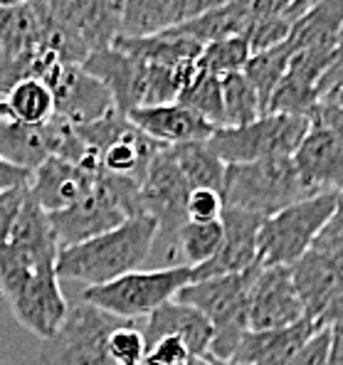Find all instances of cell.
<instances>
[{
  "label": "cell",
  "instance_id": "cell-5",
  "mask_svg": "<svg viewBox=\"0 0 343 365\" xmlns=\"http://www.w3.org/2000/svg\"><path fill=\"white\" fill-rule=\"evenodd\" d=\"M312 128V119L289 114H262L247 126L217 128L208 146L225 165L262 158H292Z\"/></svg>",
  "mask_w": 343,
  "mask_h": 365
},
{
  "label": "cell",
  "instance_id": "cell-34",
  "mask_svg": "<svg viewBox=\"0 0 343 365\" xmlns=\"http://www.w3.org/2000/svg\"><path fill=\"white\" fill-rule=\"evenodd\" d=\"M312 250L321 252V255L329 257L331 262H336L343 269V192H339V197H336L334 212H331V217L321 227Z\"/></svg>",
  "mask_w": 343,
  "mask_h": 365
},
{
  "label": "cell",
  "instance_id": "cell-12",
  "mask_svg": "<svg viewBox=\"0 0 343 365\" xmlns=\"http://www.w3.org/2000/svg\"><path fill=\"white\" fill-rule=\"evenodd\" d=\"M307 316L289 267H262L250 289V331L294 326Z\"/></svg>",
  "mask_w": 343,
  "mask_h": 365
},
{
  "label": "cell",
  "instance_id": "cell-6",
  "mask_svg": "<svg viewBox=\"0 0 343 365\" xmlns=\"http://www.w3.org/2000/svg\"><path fill=\"white\" fill-rule=\"evenodd\" d=\"M336 197L339 192L304 197L267 217L260 230L262 267H292L302 259L334 212Z\"/></svg>",
  "mask_w": 343,
  "mask_h": 365
},
{
  "label": "cell",
  "instance_id": "cell-43",
  "mask_svg": "<svg viewBox=\"0 0 343 365\" xmlns=\"http://www.w3.org/2000/svg\"><path fill=\"white\" fill-rule=\"evenodd\" d=\"M235 0H195V15L205 13V10H215V8H222V5H230Z\"/></svg>",
  "mask_w": 343,
  "mask_h": 365
},
{
  "label": "cell",
  "instance_id": "cell-46",
  "mask_svg": "<svg viewBox=\"0 0 343 365\" xmlns=\"http://www.w3.org/2000/svg\"><path fill=\"white\" fill-rule=\"evenodd\" d=\"M0 119H10V109L5 101H0Z\"/></svg>",
  "mask_w": 343,
  "mask_h": 365
},
{
  "label": "cell",
  "instance_id": "cell-7",
  "mask_svg": "<svg viewBox=\"0 0 343 365\" xmlns=\"http://www.w3.org/2000/svg\"><path fill=\"white\" fill-rule=\"evenodd\" d=\"M121 319L92 304L69 306L64 324L55 336L42 341V365H114L109 358V336Z\"/></svg>",
  "mask_w": 343,
  "mask_h": 365
},
{
  "label": "cell",
  "instance_id": "cell-23",
  "mask_svg": "<svg viewBox=\"0 0 343 365\" xmlns=\"http://www.w3.org/2000/svg\"><path fill=\"white\" fill-rule=\"evenodd\" d=\"M252 25V8L250 0H235L230 5L195 15L185 23L175 25L180 35L195 40L198 45H210V42L227 40V37H245Z\"/></svg>",
  "mask_w": 343,
  "mask_h": 365
},
{
  "label": "cell",
  "instance_id": "cell-45",
  "mask_svg": "<svg viewBox=\"0 0 343 365\" xmlns=\"http://www.w3.org/2000/svg\"><path fill=\"white\" fill-rule=\"evenodd\" d=\"M30 3V0H0V10H10V8H20V5Z\"/></svg>",
  "mask_w": 343,
  "mask_h": 365
},
{
  "label": "cell",
  "instance_id": "cell-30",
  "mask_svg": "<svg viewBox=\"0 0 343 365\" xmlns=\"http://www.w3.org/2000/svg\"><path fill=\"white\" fill-rule=\"evenodd\" d=\"M180 104L190 106L195 114H200L213 126H225V109H222V87H220V77L208 74L195 67L193 79L185 84V89L178 96Z\"/></svg>",
  "mask_w": 343,
  "mask_h": 365
},
{
  "label": "cell",
  "instance_id": "cell-17",
  "mask_svg": "<svg viewBox=\"0 0 343 365\" xmlns=\"http://www.w3.org/2000/svg\"><path fill=\"white\" fill-rule=\"evenodd\" d=\"M128 121L143 131L148 138H153L160 146H178L188 141H210V136L217 131L210 121H205L200 114L180 101L156 106H141V109L128 111Z\"/></svg>",
  "mask_w": 343,
  "mask_h": 365
},
{
  "label": "cell",
  "instance_id": "cell-9",
  "mask_svg": "<svg viewBox=\"0 0 343 365\" xmlns=\"http://www.w3.org/2000/svg\"><path fill=\"white\" fill-rule=\"evenodd\" d=\"M52 23L67 32L87 57L111 47L121 30L124 0H37Z\"/></svg>",
  "mask_w": 343,
  "mask_h": 365
},
{
  "label": "cell",
  "instance_id": "cell-10",
  "mask_svg": "<svg viewBox=\"0 0 343 365\" xmlns=\"http://www.w3.org/2000/svg\"><path fill=\"white\" fill-rule=\"evenodd\" d=\"M42 82L50 87L55 99V116L69 123H92L116 109L109 89L82 64L60 62L45 74Z\"/></svg>",
  "mask_w": 343,
  "mask_h": 365
},
{
  "label": "cell",
  "instance_id": "cell-13",
  "mask_svg": "<svg viewBox=\"0 0 343 365\" xmlns=\"http://www.w3.org/2000/svg\"><path fill=\"white\" fill-rule=\"evenodd\" d=\"M334 50H299L292 55L287 74L277 84L265 114H289L314 119L319 109V82L329 69Z\"/></svg>",
  "mask_w": 343,
  "mask_h": 365
},
{
  "label": "cell",
  "instance_id": "cell-44",
  "mask_svg": "<svg viewBox=\"0 0 343 365\" xmlns=\"http://www.w3.org/2000/svg\"><path fill=\"white\" fill-rule=\"evenodd\" d=\"M185 365H222V361H217V358H213V356H205V358H193V361Z\"/></svg>",
  "mask_w": 343,
  "mask_h": 365
},
{
  "label": "cell",
  "instance_id": "cell-8",
  "mask_svg": "<svg viewBox=\"0 0 343 365\" xmlns=\"http://www.w3.org/2000/svg\"><path fill=\"white\" fill-rule=\"evenodd\" d=\"M188 197L190 185L185 182L170 148H160L148 163L141 182V210L156 222L158 237L175 242L180 227L188 222Z\"/></svg>",
  "mask_w": 343,
  "mask_h": 365
},
{
  "label": "cell",
  "instance_id": "cell-4",
  "mask_svg": "<svg viewBox=\"0 0 343 365\" xmlns=\"http://www.w3.org/2000/svg\"><path fill=\"white\" fill-rule=\"evenodd\" d=\"M193 284V267H160L151 272H128L101 287H87L82 294L84 304H92L121 321L151 316L163 304L173 302L178 292Z\"/></svg>",
  "mask_w": 343,
  "mask_h": 365
},
{
  "label": "cell",
  "instance_id": "cell-2",
  "mask_svg": "<svg viewBox=\"0 0 343 365\" xmlns=\"http://www.w3.org/2000/svg\"><path fill=\"white\" fill-rule=\"evenodd\" d=\"M260 269L262 262L247 272L200 279V282L183 287L175 297V302L193 306L210 321L213 331H215L210 356L217 361H230L237 351L240 341L250 331V289Z\"/></svg>",
  "mask_w": 343,
  "mask_h": 365
},
{
  "label": "cell",
  "instance_id": "cell-48",
  "mask_svg": "<svg viewBox=\"0 0 343 365\" xmlns=\"http://www.w3.org/2000/svg\"><path fill=\"white\" fill-rule=\"evenodd\" d=\"M222 365H247V363H235V361H222Z\"/></svg>",
  "mask_w": 343,
  "mask_h": 365
},
{
  "label": "cell",
  "instance_id": "cell-38",
  "mask_svg": "<svg viewBox=\"0 0 343 365\" xmlns=\"http://www.w3.org/2000/svg\"><path fill=\"white\" fill-rule=\"evenodd\" d=\"M341 87H343V28L339 32V40H336L329 69H326L324 77H321V82H319V101L324 99V96L339 91Z\"/></svg>",
  "mask_w": 343,
  "mask_h": 365
},
{
  "label": "cell",
  "instance_id": "cell-16",
  "mask_svg": "<svg viewBox=\"0 0 343 365\" xmlns=\"http://www.w3.org/2000/svg\"><path fill=\"white\" fill-rule=\"evenodd\" d=\"M96 175L99 170L82 168V165L50 155L45 163H40L30 173L28 187L37 205L47 215H52L74 205L79 197L87 195L96 182Z\"/></svg>",
  "mask_w": 343,
  "mask_h": 365
},
{
  "label": "cell",
  "instance_id": "cell-11",
  "mask_svg": "<svg viewBox=\"0 0 343 365\" xmlns=\"http://www.w3.org/2000/svg\"><path fill=\"white\" fill-rule=\"evenodd\" d=\"M220 225H222L220 250L210 262L193 269V282L225 277V274H240L260 264V230L265 225V217L235 210V207H225L220 215Z\"/></svg>",
  "mask_w": 343,
  "mask_h": 365
},
{
  "label": "cell",
  "instance_id": "cell-27",
  "mask_svg": "<svg viewBox=\"0 0 343 365\" xmlns=\"http://www.w3.org/2000/svg\"><path fill=\"white\" fill-rule=\"evenodd\" d=\"M289 60H292V50L287 47V42L272 47V50L252 52V57L245 64L242 74L247 77L252 89L257 91V99H260L262 114L267 111L272 94H275L277 84L282 82V77L287 74Z\"/></svg>",
  "mask_w": 343,
  "mask_h": 365
},
{
  "label": "cell",
  "instance_id": "cell-36",
  "mask_svg": "<svg viewBox=\"0 0 343 365\" xmlns=\"http://www.w3.org/2000/svg\"><path fill=\"white\" fill-rule=\"evenodd\" d=\"M225 210L220 192L213 190H190L188 197V220L190 222H217Z\"/></svg>",
  "mask_w": 343,
  "mask_h": 365
},
{
  "label": "cell",
  "instance_id": "cell-24",
  "mask_svg": "<svg viewBox=\"0 0 343 365\" xmlns=\"http://www.w3.org/2000/svg\"><path fill=\"white\" fill-rule=\"evenodd\" d=\"M343 28V0H319L297 20L287 37V47L299 50H334Z\"/></svg>",
  "mask_w": 343,
  "mask_h": 365
},
{
  "label": "cell",
  "instance_id": "cell-18",
  "mask_svg": "<svg viewBox=\"0 0 343 365\" xmlns=\"http://www.w3.org/2000/svg\"><path fill=\"white\" fill-rule=\"evenodd\" d=\"M321 326L316 319L304 316L299 324L275 331H247L240 341L237 351L230 361L247 365H292L312 338L319 334Z\"/></svg>",
  "mask_w": 343,
  "mask_h": 365
},
{
  "label": "cell",
  "instance_id": "cell-1",
  "mask_svg": "<svg viewBox=\"0 0 343 365\" xmlns=\"http://www.w3.org/2000/svg\"><path fill=\"white\" fill-rule=\"evenodd\" d=\"M158 227L148 215L128 217L111 232L92 237L82 245L62 247L57 255V277L101 287L114 279L136 272L148 259Z\"/></svg>",
  "mask_w": 343,
  "mask_h": 365
},
{
  "label": "cell",
  "instance_id": "cell-31",
  "mask_svg": "<svg viewBox=\"0 0 343 365\" xmlns=\"http://www.w3.org/2000/svg\"><path fill=\"white\" fill-rule=\"evenodd\" d=\"M220 242H222V225L217 222H188L180 227L178 237H175V245L183 252L188 267H200L205 262H210L215 257V252L220 250Z\"/></svg>",
  "mask_w": 343,
  "mask_h": 365
},
{
  "label": "cell",
  "instance_id": "cell-14",
  "mask_svg": "<svg viewBox=\"0 0 343 365\" xmlns=\"http://www.w3.org/2000/svg\"><path fill=\"white\" fill-rule=\"evenodd\" d=\"M292 160L309 195L343 192V143L331 128L312 121Z\"/></svg>",
  "mask_w": 343,
  "mask_h": 365
},
{
  "label": "cell",
  "instance_id": "cell-41",
  "mask_svg": "<svg viewBox=\"0 0 343 365\" xmlns=\"http://www.w3.org/2000/svg\"><path fill=\"white\" fill-rule=\"evenodd\" d=\"M28 180H30L28 170L15 168V165L0 160V192L13 190V187H20V185H28Z\"/></svg>",
  "mask_w": 343,
  "mask_h": 365
},
{
  "label": "cell",
  "instance_id": "cell-15",
  "mask_svg": "<svg viewBox=\"0 0 343 365\" xmlns=\"http://www.w3.org/2000/svg\"><path fill=\"white\" fill-rule=\"evenodd\" d=\"M8 302L15 319L28 331H32L40 341H47L50 336H55L69 314V304L60 289L57 272L45 274V277L25 284L23 289L10 294Z\"/></svg>",
  "mask_w": 343,
  "mask_h": 365
},
{
  "label": "cell",
  "instance_id": "cell-19",
  "mask_svg": "<svg viewBox=\"0 0 343 365\" xmlns=\"http://www.w3.org/2000/svg\"><path fill=\"white\" fill-rule=\"evenodd\" d=\"M289 272L307 316L321 324L326 309L343 294V269L321 252L309 250L302 259L289 267Z\"/></svg>",
  "mask_w": 343,
  "mask_h": 365
},
{
  "label": "cell",
  "instance_id": "cell-20",
  "mask_svg": "<svg viewBox=\"0 0 343 365\" xmlns=\"http://www.w3.org/2000/svg\"><path fill=\"white\" fill-rule=\"evenodd\" d=\"M163 336L180 338L188 346V351L193 353V358H205V356H210L215 331H213L210 321H208L200 311L173 299V302L163 304L160 309L153 311V314L148 316L146 329H143L146 346Z\"/></svg>",
  "mask_w": 343,
  "mask_h": 365
},
{
  "label": "cell",
  "instance_id": "cell-39",
  "mask_svg": "<svg viewBox=\"0 0 343 365\" xmlns=\"http://www.w3.org/2000/svg\"><path fill=\"white\" fill-rule=\"evenodd\" d=\"M329 343H331V334H329V326H326V329H321L302 348V353L294 358L292 365H329Z\"/></svg>",
  "mask_w": 343,
  "mask_h": 365
},
{
  "label": "cell",
  "instance_id": "cell-33",
  "mask_svg": "<svg viewBox=\"0 0 343 365\" xmlns=\"http://www.w3.org/2000/svg\"><path fill=\"white\" fill-rule=\"evenodd\" d=\"M109 358L114 365H143V358H146L143 331L121 321L109 336Z\"/></svg>",
  "mask_w": 343,
  "mask_h": 365
},
{
  "label": "cell",
  "instance_id": "cell-35",
  "mask_svg": "<svg viewBox=\"0 0 343 365\" xmlns=\"http://www.w3.org/2000/svg\"><path fill=\"white\" fill-rule=\"evenodd\" d=\"M193 361V353L175 336H163L146 346L143 365H185Z\"/></svg>",
  "mask_w": 343,
  "mask_h": 365
},
{
  "label": "cell",
  "instance_id": "cell-47",
  "mask_svg": "<svg viewBox=\"0 0 343 365\" xmlns=\"http://www.w3.org/2000/svg\"><path fill=\"white\" fill-rule=\"evenodd\" d=\"M331 96V99H336V101H341V104H343V87L339 89V91H334V94H329ZM324 99H326V96H324Z\"/></svg>",
  "mask_w": 343,
  "mask_h": 365
},
{
  "label": "cell",
  "instance_id": "cell-3",
  "mask_svg": "<svg viewBox=\"0 0 343 365\" xmlns=\"http://www.w3.org/2000/svg\"><path fill=\"white\" fill-rule=\"evenodd\" d=\"M220 195L225 207L260 215L265 220L304 197H312L292 158H262L227 165Z\"/></svg>",
  "mask_w": 343,
  "mask_h": 365
},
{
  "label": "cell",
  "instance_id": "cell-26",
  "mask_svg": "<svg viewBox=\"0 0 343 365\" xmlns=\"http://www.w3.org/2000/svg\"><path fill=\"white\" fill-rule=\"evenodd\" d=\"M168 148H170V153H173L185 182L190 185V190L222 192L225 168H227V165L213 153L208 141H188V143H178V146H168Z\"/></svg>",
  "mask_w": 343,
  "mask_h": 365
},
{
  "label": "cell",
  "instance_id": "cell-40",
  "mask_svg": "<svg viewBox=\"0 0 343 365\" xmlns=\"http://www.w3.org/2000/svg\"><path fill=\"white\" fill-rule=\"evenodd\" d=\"M312 121L321 123V126H326V128H331V131L336 133V138L343 143V104H341V101L331 99V96L321 99L319 109H316Z\"/></svg>",
  "mask_w": 343,
  "mask_h": 365
},
{
  "label": "cell",
  "instance_id": "cell-28",
  "mask_svg": "<svg viewBox=\"0 0 343 365\" xmlns=\"http://www.w3.org/2000/svg\"><path fill=\"white\" fill-rule=\"evenodd\" d=\"M5 104L15 121L30 123V126H42L55 116V99L42 79H25L15 84L5 96Z\"/></svg>",
  "mask_w": 343,
  "mask_h": 365
},
{
  "label": "cell",
  "instance_id": "cell-42",
  "mask_svg": "<svg viewBox=\"0 0 343 365\" xmlns=\"http://www.w3.org/2000/svg\"><path fill=\"white\" fill-rule=\"evenodd\" d=\"M331 343H329V365H343V321L329 326Z\"/></svg>",
  "mask_w": 343,
  "mask_h": 365
},
{
  "label": "cell",
  "instance_id": "cell-32",
  "mask_svg": "<svg viewBox=\"0 0 343 365\" xmlns=\"http://www.w3.org/2000/svg\"><path fill=\"white\" fill-rule=\"evenodd\" d=\"M250 57L252 50L245 37H227V40L210 42L203 47L195 67L208 74H215V77H225V74L242 72Z\"/></svg>",
  "mask_w": 343,
  "mask_h": 365
},
{
  "label": "cell",
  "instance_id": "cell-37",
  "mask_svg": "<svg viewBox=\"0 0 343 365\" xmlns=\"http://www.w3.org/2000/svg\"><path fill=\"white\" fill-rule=\"evenodd\" d=\"M28 195H30L28 185L0 192V247L8 242L10 232H13V225H15V220H18L20 210H23Z\"/></svg>",
  "mask_w": 343,
  "mask_h": 365
},
{
  "label": "cell",
  "instance_id": "cell-21",
  "mask_svg": "<svg viewBox=\"0 0 343 365\" xmlns=\"http://www.w3.org/2000/svg\"><path fill=\"white\" fill-rule=\"evenodd\" d=\"M111 47L136 57L146 64H158V67H183V64H195L203 52V45L195 40L180 35L178 30H163L156 35L128 37L116 35Z\"/></svg>",
  "mask_w": 343,
  "mask_h": 365
},
{
  "label": "cell",
  "instance_id": "cell-25",
  "mask_svg": "<svg viewBox=\"0 0 343 365\" xmlns=\"http://www.w3.org/2000/svg\"><path fill=\"white\" fill-rule=\"evenodd\" d=\"M50 158L45 123L30 126V123L10 119H0V160L32 173L40 163Z\"/></svg>",
  "mask_w": 343,
  "mask_h": 365
},
{
  "label": "cell",
  "instance_id": "cell-29",
  "mask_svg": "<svg viewBox=\"0 0 343 365\" xmlns=\"http://www.w3.org/2000/svg\"><path fill=\"white\" fill-rule=\"evenodd\" d=\"M222 87V109H225V126L222 128H237L247 126L262 116V106L257 99V91L252 89L242 72H232L220 77Z\"/></svg>",
  "mask_w": 343,
  "mask_h": 365
},
{
  "label": "cell",
  "instance_id": "cell-22",
  "mask_svg": "<svg viewBox=\"0 0 343 365\" xmlns=\"http://www.w3.org/2000/svg\"><path fill=\"white\" fill-rule=\"evenodd\" d=\"M190 18H195V0H124L119 35H156Z\"/></svg>",
  "mask_w": 343,
  "mask_h": 365
}]
</instances>
